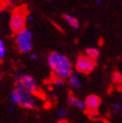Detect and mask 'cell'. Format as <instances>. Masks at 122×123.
Returning a JSON list of instances; mask_svg holds the SVG:
<instances>
[{"mask_svg":"<svg viewBox=\"0 0 122 123\" xmlns=\"http://www.w3.org/2000/svg\"><path fill=\"white\" fill-rule=\"evenodd\" d=\"M96 3L99 4V5H101L102 4V0H96Z\"/></svg>","mask_w":122,"mask_h":123,"instance_id":"obj_22","label":"cell"},{"mask_svg":"<svg viewBox=\"0 0 122 123\" xmlns=\"http://www.w3.org/2000/svg\"><path fill=\"white\" fill-rule=\"evenodd\" d=\"M96 61L90 59L86 55H79L76 59L75 62V68L77 72L84 73V74H89L91 73L96 68Z\"/></svg>","mask_w":122,"mask_h":123,"instance_id":"obj_5","label":"cell"},{"mask_svg":"<svg viewBox=\"0 0 122 123\" xmlns=\"http://www.w3.org/2000/svg\"><path fill=\"white\" fill-rule=\"evenodd\" d=\"M32 21H33V17L30 14H27L26 15V22H32Z\"/></svg>","mask_w":122,"mask_h":123,"instance_id":"obj_18","label":"cell"},{"mask_svg":"<svg viewBox=\"0 0 122 123\" xmlns=\"http://www.w3.org/2000/svg\"><path fill=\"white\" fill-rule=\"evenodd\" d=\"M119 109H120V105H118V104L114 105V110H115V111H118Z\"/></svg>","mask_w":122,"mask_h":123,"instance_id":"obj_19","label":"cell"},{"mask_svg":"<svg viewBox=\"0 0 122 123\" xmlns=\"http://www.w3.org/2000/svg\"><path fill=\"white\" fill-rule=\"evenodd\" d=\"M68 82H69L70 86L74 87V88H78L81 85V81H80V78L77 75V72H72L68 76Z\"/></svg>","mask_w":122,"mask_h":123,"instance_id":"obj_10","label":"cell"},{"mask_svg":"<svg viewBox=\"0 0 122 123\" xmlns=\"http://www.w3.org/2000/svg\"><path fill=\"white\" fill-rule=\"evenodd\" d=\"M111 78H112V81L115 84H121L122 83V74L119 71H114L112 73Z\"/></svg>","mask_w":122,"mask_h":123,"instance_id":"obj_13","label":"cell"},{"mask_svg":"<svg viewBox=\"0 0 122 123\" xmlns=\"http://www.w3.org/2000/svg\"><path fill=\"white\" fill-rule=\"evenodd\" d=\"M37 58H38V56H37V54H31L29 56V59L31 60V61H35V60H37Z\"/></svg>","mask_w":122,"mask_h":123,"instance_id":"obj_17","label":"cell"},{"mask_svg":"<svg viewBox=\"0 0 122 123\" xmlns=\"http://www.w3.org/2000/svg\"><path fill=\"white\" fill-rule=\"evenodd\" d=\"M86 56H88L90 59H92L94 61H97L100 58V50H98L97 48H93V47H90L86 49Z\"/></svg>","mask_w":122,"mask_h":123,"instance_id":"obj_11","label":"cell"},{"mask_svg":"<svg viewBox=\"0 0 122 123\" xmlns=\"http://www.w3.org/2000/svg\"><path fill=\"white\" fill-rule=\"evenodd\" d=\"M15 86H16V90H18L20 93V105L23 107H25V109H30V110L36 109L37 101H36L35 96L31 93H29V92H27L24 88V86L21 84L20 81H17Z\"/></svg>","mask_w":122,"mask_h":123,"instance_id":"obj_4","label":"cell"},{"mask_svg":"<svg viewBox=\"0 0 122 123\" xmlns=\"http://www.w3.org/2000/svg\"><path fill=\"white\" fill-rule=\"evenodd\" d=\"M84 103L88 111H96L101 105V99L97 95H89L85 99Z\"/></svg>","mask_w":122,"mask_h":123,"instance_id":"obj_7","label":"cell"},{"mask_svg":"<svg viewBox=\"0 0 122 123\" xmlns=\"http://www.w3.org/2000/svg\"><path fill=\"white\" fill-rule=\"evenodd\" d=\"M6 54V49L5 47H1L0 48V59H2Z\"/></svg>","mask_w":122,"mask_h":123,"instance_id":"obj_16","label":"cell"},{"mask_svg":"<svg viewBox=\"0 0 122 123\" xmlns=\"http://www.w3.org/2000/svg\"><path fill=\"white\" fill-rule=\"evenodd\" d=\"M58 116H59L60 118H66V116H67V111H66L65 110H60L59 112H58Z\"/></svg>","mask_w":122,"mask_h":123,"instance_id":"obj_15","label":"cell"},{"mask_svg":"<svg viewBox=\"0 0 122 123\" xmlns=\"http://www.w3.org/2000/svg\"><path fill=\"white\" fill-rule=\"evenodd\" d=\"M64 83H65V81L63 79H60V78H57V77L54 78V80H53V84L56 87H62L64 85Z\"/></svg>","mask_w":122,"mask_h":123,"instance_id":"obj_14","label":"cell"},{"mask_svg":"<svg viewBox=\"0 0 122 123\" xmlns=\"http://www.w3.org/2000/svg\"><path fill=\"white\" fill-rule=\"evenodd\" d=\"M27 14L28 13L26 11L25 6L20 7L12 12L11 19H10V28L15 34L22 31L24 28H26L25 24H26Z\"/></svg>","mask_w":122,"mask_h":123,"instance_id":"obj_2","label":"cell"},{"mask_svg":"<svg viewBox=\"0 0 122 123\" xmlns=\"http://www.w3.org/2000/svg\"><path fill=\"white\" fill-rule=\"evenodd\" d=\"M15 41H16L17 48L20 53L26 54L32 50V32L29 29L24 28L22 31L16 33Z\"/></svg>","mask_w":122,"mask_h":123,"instance_id":"obj_3","label":"cell"},{"mask_svg":"<svg viewBox=\"0 0 122 123\" xmlns=\"http://www.w3.org/2000/svg\"><path fill=\"white\" fill-rule=\"evenodd\" d=\"M48 65L57 78L65 79L72 73V65L67 57L58 52H51L47 59Z\"/></svg>","mask_w":122,"mask_h":123,"instance_id":"obj_1","label":"cell"},{"mask_svg":"<svg viewBox=\"0 0 122 123\" xmlns=\"http://www.w3.org/2000/svg\"><path fill=\"white\" fill-rule=\"evenodd\" d=\"M1 47H5V46H4V43H3L2 39H0V48H1Z\"/></svg>","mask_w":122,"mask_h":123,"instance_id":"obj_20","label":"cell"},{"mask_svg":"<svg viewBox=\"0 0 122 123\" xmlns=\"http://www.w3.org/2000/svg\"><path fill=\"white\" fill-rule=\"evenodd\" d=\"M21 82V84L24 86V88L29 92V93H31V94H37L38 93V86L35 82V80L33 79L32 76H30V75H27V74H23L22 75V77L21 79L19 80Z\"/></svg>","mask_w":122,"mask_h":123,"instance_id":"obj_6","label":"cell"},{"mask_svg":"<svg viewBox=\"0 0 122 123\" xmlns=\"http://www.w3.org/2000/svg\"><path fill=\"white\" fill-rule=\"evenodd\" d=\"M10 99H11V102H12L14 105H20V93H19V91L15 89V90L12 92Z\"/></svg>","mask_w":122,"mask_h":123,"instance_id":"obj_12","label":"cell"},{"mask_svg":"<svg viewBox=\"0 0 122 123\" xmlns=\"http://www.w3.org/2000/svg\"><path fill=\"white\" fill-rule=\"evenodd\" d=\"M63 17H64V19L67 21V23L72 28H74V29H78V28H79L80 24H79L78 20L76 19L75 17L71 16V15H69V14H65Z\"/></svg>","mask_w":122,"mask_h":123,"instance_id":"obj_9","label":"cell"},{"mask_svg":"<svg viewBox=\"0 0 122 123\" xmlns=\"http://www.w3.org/2000/svg\"><path fill=\"white\" fill-rule=\"evenodd\" d=\"M59 123H68V122H67V120H65V119H63V120H61V121H60Z\"/></svg>","mask_w":122,"mask_h":123,"instance_id":"obj_21","label":"cell"},{"mask_svg":"<svg viewBox=\"0 0 122 123\" xmlns=\"http://www.w3.org/2000/svg\"><path fill=\"white\" fill-rule=\"evenodd\" d=\"M67 102L69 105L77 107V109H81V110H86V106H85V103L83 101H80L79 99L76 98L73 94H69L67 97Z\"/></svg>","mask_w":122,"mask_h":123,"instance_id":"obj_8","label":"cell"}]
</instances>
